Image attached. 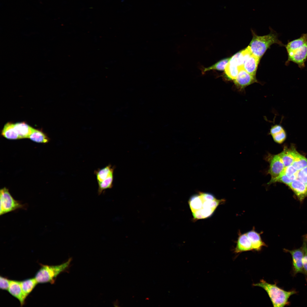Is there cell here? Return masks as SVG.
<instances>
[{
    "label": "cell",
    "mask_w": 307,
    "mask_h": 307,
    "mask_svg": "<svg viewBox=\"0 0 307 307\" xmlns=\"http://www.w3.org/2000/svg\"><path fill=\"white\" fill-rule=\"evenodd\" d=\"M297 152L294 149L285 148L283 150L278 154L285 167L292 165Z\"/></svg>",
    "instance_id": "cell-18"
},
{
    "label": "cell",
    "mask_w": 307,
    "mask_h": 307,
    "mask_svg": "<svg viewBox=\"0 0 307 307\" xmlns=\"http://www.w3.org/2000/svg\"><path fill=\"white\" fill-rule=\"evenodd\" d=\"M225 201L217 199L211 193L199 192L190 197L188 204L194 219L197 220L211 216L218 206Z\"/></svg>",
    "instance_id": "cell-1"
},
{
    "label": "cell",
    "mask_w": 307,
    "mask_h": 307,
    "mask_svg": "<svg viewBox=\"0 0 307 307\" xmlns=\"http://www.w3.org/2000/svg\"><path fill=\"white\" fill-rule=\"evenodd\" d=\"M11 280L7 278L0 277V288L3 290H7L9 287Z\"/></svg>",
    "instance_id": "cell-29"
},
{
    "label": "cell",
    "mask_w": 307,
    "mask_h": 307,
    "mask_svg": "<svg viewBox=\"0 0 307 307\" xmlns=\"http://www.w3.org/2000/svg\"><path fill=\"white\" fill-rule=\"evenodd\" d=\"M304 184H305V185H306V187L307 188V182H306V183H304Z\"/></svg>",
    "instance_id": "cell-31"
},
{
    "label": "cell",
    "mask_w": 307,
    "mask_h": 307,
    "mask_svg": "<svg viewBox=\"0 0 307 307\" xmlns=\"http://www.w3.org/2000/svg\"><path fill=\"white\" fill-rule=\"evenodd\" d=\"M114 175L111 176L103 181L98 182V195L104 193L106 190L113 187Z\"/></svg>",
    "instance_id": "cell-23"
},
{
    "label": "cell",
    "mask_w": 307,
    "mask_h": 307,
    "mask_svg": "<svg viewBox=\"0 0 307 307\" xmlns=\"http://www.w3.org/2000/svg\"><path fill=\"white\" fill-rule=\"evenodd\" d=\"M237 87L242 90L247 86L257 82L255 77L251 75L243 68L240 69L239 72L234 80Z\"/></svg>",
    "instance_id": "cell-11"
},
{
    "label": "cell",
    "mask_w": 307,
    "mask_h": 307,
    "mask_svg": "<svg viewBox=\"0 0 307 307\" xmlns=\"http://www.w3.org/2000/svg\"><path fill=\"white\" fill-rule=\"evenodd\" d=\"M284 251L291 254L292 257V274L295 276L297 273L303 274V250L302 246L291 250L284 249Z\"/></svg>",
    "instance_id": "cell-10"
},
{
    "label": "cell",
    "mask_w": 307,
    "mask_h": 307,
    "mask_svg": "<svg viewBox=\"0 0 307 307\" xmlns=\"http://www.w3.org/2000/svg\"><path fill=\"white\" fill-rule=\"evenodd\" d=\"M0 199L1 215L24 207V205L13 198L6 187L0 190Z\"/></svg>",
    "instance_id": "cell-6"
},
{
    "label": "cell",
    "mask_w": 307,
    "mask_h": 307,
    "mask_svg": "<svg viewBox=\"0 0 307 307\" xmlns=\"http://www.w3.org/2000/svg\"><path fill=\"white\" fill-rule=\"evenodd\" d=\"M292 165L299 171L307 166V159L298 152Z\"/></svg>",
    "instance_id": "cell-24"
},
{
    "label": "cell",
    "mask_w": 307,
    "mask_h": 307,
    "mask_svg": "<svg viewBox=\"0 0 307 307\" xmlns=\"http://www.w3.org/2000/svg\"><path fill=\"white\" fill-rule=\"evenodd\" d=\"M270 31L267 35L258 36L252 30L253 38L248 47L252 54L260 59L272 44L277 43L281 46L284 45L278 39L277 33L271 28Z\"/></svg>",
    "instance_id": "cell-4"
},
{
    "label": "cell",
    "mask_w": 307,
    "mask_h": 307,
    "mask_svg": "<svg viewBox=\"0 0 307 307\" xmlns=\"http://www.w3.org/2000/svg\"><path fill=\"white\" fill-rule=\"evenodd\" d=\"M253 285L264 289L268 294L273 306L275 307H283L289 305L290 297L297 293L295 290L285 291L277 286L276 283L270 284L263 279Z\"/></svg>",
    "instance_id": "cell-3"
},
{
    "label": "cell",
    "mask_w": 307,
    "mask_h": 307,
    "mask_svg": "<svg viewBox=\"0 0 307 307\" xmlns=\"http://www.w3.org/2000/svg\"><path fill=\"white\" fill-rule=\"evenodd\" d=\"M300 201L307 197V188L305 184L298 178L288 185Z\"/></svg>",
    "instance_id": "cell-12"
},
{
    "label": "cell",
    "mask_w": 307,
    "mask_h": 307,
    "mask_svg": "<svg viewBox=\"0 0 307 307\" xmlns=\"http://www.w3.org/2000/svg\"><path fill=\"white\" fill-rule=\"evenodd\" d=\"M8 291L10 294L19 301L21 306L25 304L26 298L23 293L20 281L11 280Z\"/></svg>",
    "instance_id": "cell-13"
},
{
    "label": "cell",
    "mask_w": 307,
    "mask_h": 307,
    "mask_svg": "<svg viewBox=\"0 0 307 307\" xmlns=\"http://www.w3.org/2000/svg\"><path fill=\"white\" fill-rule=\"evenodd\" d=\"M266 159L269 163V167L268 173L271 176L269 184L276 182L277 179L283 174L285 167L278 154H268Z\"/></svg>",
    "instance_id": "cell-7"
},
{
    "label": "cell",
    "mask_w": 307,
    "mask_h": 307,
    "mask_svg": "<svg viewBox=\"0 0 307 307\" xmlns=\"http://www.w3.org/2000/svg\"><path fill=\"white\" fill-rule=\"evenodd\" d=\"M298 171L291 165L285 167L284 171L283 174H284L287 176L290 177L297 173Z\"/></svg>",
    "instance_id": "cell-30"
},
{
    "label": "cell",
    "mask_w": 307,
    "mask_h": 307,
    "mask_svg": "<svg viewBox=\"0 0 307 307\" xmlns=\"http://www.w3.org/2000/svg\"><path fill=\"white\" fill-rule=\"evenodd\" d=\"M270 134L274 141L278 144L282 143L287 138L285 129L280 125L276 124L272 126L270 130Z\"/></svg>",
    "instance_id": "cell-16"
},
{
    "label": "cell",
    "mask_w": 307,
    "mask_h": 307,
    "mask_svg": "<svg viewBox=\"0 0 307 307\" xmlns=\"http://www.w3.org/2000/svg\"><path fill=\"white\" fill-rule=\"evenodd\" d=\"M72 259L60 265H49L41 264V267L36 273L35 278L38 283H54L57 276L67 270L70 266Z\"/></svg>",
    "instance_id": "cell-5"
},
{
    "label": "cell",
    "mask_w": 307,
    "mask_h": 307,
    "mask_svg": "<svg viewBox=\"0 0 307 307\" xmlns=\"http://www.w3.org/2000/svg\"><path fill=\"white\" fill-rule=\"evenodd\" d=\"M284 46L288 56L285 65H288L291 62L300 69L304 68L307 61V33L302 34L298 38L288 41Z\"/></svg>",
    "instance_id": "cell-2"
},
{
    "label": "cell",
    "mask_w": 307,
    "mask_h": 307,
    "mask_svg": "<svg viewBox=\"0 0 307 307\" xmlns=\"http://www.w3.org/2000/svg\"><path fill=\"white\" fill-rule=\"evenodd\" d=\"M243 62L241 51L233 55L226 65L225 74L229 79L233 80L236 79L240 68H243Z\"/></svg>",
    "instance_id": "cell-8"
},
{
    "label": "cell",
    "mask_w": 307,
    "mask_h": 307,
    "mask_svg": "<svg viewBox=\"0 0 307 307\" xmlns=\"http://www.w3.org/2000/svg\"><path fill=\"white\" fill-rule=\"evenodd\" d=\"M297 177L304 183L307 182V166L298 171Z\"/></svg>",
    "instance_id": "cell-28"
},
{
    "label": "cell",
    "mask_w": 307,
    "mask_h": 307,
    "mask_svg": "<svg viewBox=\"0 0 307 307\" xmlns=\"http://www.w3.org/2000/svg\"><path fill=\"white\" fill-rule=\"evenodd\" d=\"M114 167L109 164L101 168H98L94 171L97 182H101L109 177L113 175Z\"/></svg>",
    "instance_id": "cell-17"
},
{
    "label": "cell",
    "mask_w": 307,
    "mask_h": 307,
    "mask_svg": "<svg viewBox=\"0 0 307 307\" xmlns=\"http://www.w3.org/2000/svg\"><path fill=\"white\" fill-rule=\"evenodd\" d=\"M1 134L3 136L9 139H20L19 135L15 129L14 123L11 122L7 123L5 125Z\"/></svg>",
    "instance_id": "cell-20"
},
{
    "label": "cell",
    "mask_w": 307,
    "mask_h": 307,
    "mask_svg": "<svg viewBox=\"0 0 307 307\" xmlns=\"http://www.w3.org/2000/svg\"><path fill=\"white\" fill-rule=\"evenodd\" d=\"M246 234L251 243L253 250L259 251L263 247L266 246L262 240L260 234L254 230L247 232Z\"/></svg>",
    "instance_id": "cell-15"
},
{
    "label": "cell",
    "mask_w": 307,
    "mask_h": 307,
    "mask_svg": "<svg viewBox=\"0 0 307 307\" xmlns=\"http://www.w3.org/2000/svg\"><path fill=\"white\" fill-rule=\"evenodd\" d=\"M297 173L290 177L283 174L277 179L276 182H281L288 185L297 179Z\"/></svg>",
    "instance_id": "cell-27"
},
{
    "label": "cell",
    "mask_w": 307,
    "mask_h": 307,
    "mask_svg": "<svg viewBox=\"0 0 307 307\" xmlns=\"http://www.w3.org/2000/svg\"><path fill=\"white\" fill-rule=\"evenodd\" d=\"M253 250L251 243L246 233L240 234L237 242L235 252L238 253Z\"/></svg>",
    "instance_id": "cell-14"
},
{
    "label": "cell",
    "mask_w": 307,
    "mask_h": 307,
    "mask_svg": "<svg viewBox=\"0 0 307 307\" xmlns=\"http://www.w3.org/2000/svg\"><path fill=\"white\" fill-rule=\"evenodd\" d=\"M38 283L35 278H29L20 281L23 293L26 298Z\"/></svg>",
    "instance_id": "cell-21"
},
{
    "label": "cell",
    "mask_w": 307,
    "mask_h": 307,
    "mask_svg": "<svg viewBox=\"0 0 307 307\" xmlns=\"http://www.w3.org/2000/svg\"><path fill=\"white\" fill-rule=\"evenodd\" d=\"M14 126L20 139L28 138L34 129L24 122L14 123Z\"/></svg>",
    "instance_id": "cell-19"
},
{
    "label": "cell",
    "mask_w": 307,
    "mask_h": 307,
    "mask_svg": "<svg viewBox=\"0 0 307 307\" xmlns=\"http://www.w3.org/2000/svg\"><path fill=\"white\" fill-rule=\"evenodd\" d=\"M28 138L32 141L39 143H47L49 141V138L44 133L40 130L35 129Z\"/></svg>",
    "instance_id": "cell-22"
},
{
    "label": "cell",
    "mask_w": 307,
    "mask_h": 307,
    "mask_svg": "<svg viewBox=\"0 0 307 307\" xmlns=\"http://www.w3.org/2000/svg\"><path fill=\"white\" fill-rule=\"evenodd\" d=\"M230 58H227L222 59L213 65L208 67L205 68L203 70V72L212 70H225V67L229 62Z\"/></svg>",
    "instance_id": "cell-25"
},
{
    "label": "cell",
    "mask_w": 307,
    "mask_h": 307,
    "mask_svg": "<svg viewBox=\"0 0 307 307\" xmlns=\"http://www.w3.org/2000/svg\"><path fill=\"white\" fill-rule=\"evenodd\" d=\"M241 52L244 59L243 68L251 75L256 77L260 59L252 54L248 47L241 51Z\"/></svg>",
    "instance_id": "cell-9"
},
{
    "label": "cell",
    "mask_w": 307,
    "mask_h": 307,
    "mask_svg": "<svg viewBox=\"0 0 307 307\" xmlns=\"http://www.w3.org/2000/svg\"><path fill=\"white\" fill-rule=\"evenodd\" d=\"M302 247L303 250V274L307 281V235L304 237Z\"/></svg>",
    "instance_id": "cell-26"
}]
</instances>
